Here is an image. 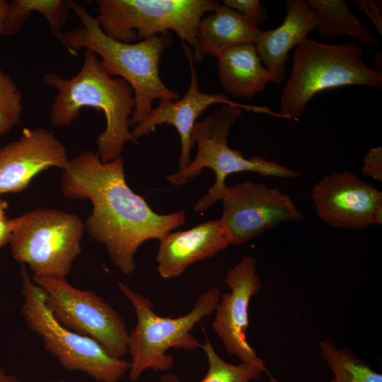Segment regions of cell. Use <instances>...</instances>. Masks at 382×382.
Listing matches in <instances>:
<instances>
[{
    "instance_id": "obj_33",
    "label": "cell",
    "mask_w": 382,
    "mask_h": 382,
    "mask_svg": "<svg viewBox=\"0 0 382 382\" xmlns=\"http://www.w3.org/2000/svg\"><path fill=\"white\" fill-rule=\"evenodd\" d=\"M42 382H70V381H66L64 379H55V380L44 381Z\"/></svg>"
},
{
    "instance_id": "obj_27",
    "label": "cell",
    "mask_w": 382,
    "mask_h": 382,
    "mask_svg": "<svg viewBox=\"0 0 382 382\" xmlns=\"http://www.w3.org/2000/svg\"><path fill=\"white\" fill-rule=\"evenodd\" d=\"M354 4L364 13L382 35V1L381 0H355Z\"/></svg>"
},
{
    "instance_id": "obj_21",
    "label": "cell",
    "mask_w": 382,
    "mask_h": 382,
    "mask_svg": "<svg viewBox=\"0 0 382 382\" xmlns=\"http://www.w3.org/2000/svg\"><path fill=\"white\" fill-rule=\"evenodd\" d=\"M66 0H13L8 4L2 25V35L11 36L21 31L33 11L40 13L48 22L52 35L62 41V28L70 11Z\"/></svg>"
},
{
    "instance_id": "obj_4",
    "label": "cell",
    "mask_w": 382,
    "mask_h": 382,
    "mask_svg": "<svg viewBox=\"0 0 382 382\" xmlns=\"http://www.w3.org/2000/svg\"><path fill=\"white\" fill-rule=\"evenodd\" d=\"M364 49L353 41L326 44L306 38L295 47L289 79L280 98L282 118L298 121L318 93L347 86L379 90L382 73L363 61Z\"/></svg>"
},
{
    "instance_id": "obj_14",
    "label": "cell",
    "mask_w": 382,
    "mask_h": 382,
    "mask_svg": "<svg viewBox=\"0 0 382 382\" xmlns=\"http://www.w3.org/2000/svg\"><path fill=\"white\" fill-rule=\"evenodd\" d=\"M225 283L230 292L221 294L214 312L212 328L226 352L241 362L263 364L246 338L250 301L261 289L255 259L248 255L243 256L227 272Z\"/></svg>"
},
{
    "instance_id": "obj_25",
    "label": "cell",
    "mask_w": 382,
    "mask_h": 382,
    "mask_svg": "<svg viewBox=\"0 0 382 382\" xmlns=\"http://www.w3.org/2000/svg\"><path fill=\"white\" fill-rule=\"evenodd\" d=\"M224 4L248 18L257 27L267 16L266 8L258 0H225Z\"/></svg>"
},
{
    "instance_id": "obj_24",
    "label": "cell",
    "mask_w": 382,
    "mask_h": 382,
    "mask_svg": "<svg viewBox=\"0 0 382 382\" xmlns=\"http://www.w3.org/2000/svg\"><path fill=\"white\" fill-rule=\"evenodd\" d=\"M22 94L12 78L0 69V137L21 122Z\"/></svg>"
},
{
    "instance_id": "obj_13",
    "label": "cell",
    "mask_w": 382,
    "mask_h": 382,
    "mask_svg": "<svg viewBox=\"0 0 382 382\" xmlns=\"http://www.w3.org/2000/svg\"><path fill=\"white\" fill-rule=\"evenodd\" d=\"M187 57L190 71V83L185 95L176 100H162L153 108L147 118L132 129V136L138 140L140 137L154 132L156 126L166 123L177 129L180 139V152L178 158L179 170L186 168L191 162L190 151L195 146L192 133L197 120L208 107L215 103L234 105L243 110L255 113H264L282 117L265 106L250 105L237 103L221 93H202L199 91L198 76L194 65L193 50L183 43Z\"/></svg>"
},
{
    "instance_id": "obj_19",
    "label": "cell",
    "mask_w": 382,
    "mask_h": 382,
    "mask_svg": "<svg viewBox=\"0 0 382 382\" xmlns=\"http://www.w3.org/2000/svg\"><path fill=\"white\" fill-rule=\"evenodd\" d=\"M216 66L224 90L233 97L252 98L274 81L272 72L262 65L253 43L224 50L217 57Z\"/></svg>"
},
{
    "instance_id": "obj_29",
    "label": "cell",
    "mask_w": 382,
    "mask_h": 382,
    "mask_svg": "<svg viewBox=\"0 0 382 382\" xmlns=\"http://www.w3.org/2000/svg\"><path fill=\"white\" fill-rule=\"evenodd\" d=\"M0 382H25L0 368Z\"/></svg>"
},
{
    "instance_id": "obj_30",
    "label": "cell",
    "mask_w": 382,
    "mask_h": 382,
    "mask_svg": "<svg viewBox=\"0 0 382 382\" xmlns=\"http://www.w3.org/2000/svg\"><path fill=\"white\" fill-rule=\"evenodd\" d=\"M8 4V3L6 0H0V35H2L3 21Z\"/></svg>"
},
{
    "instance_id": "obj_1",
    "label": "cell",
    "mask_w": 382,
    "mask_h": 382,
    "mask_svg": "<svg viewBox=\"0 0 382 382\" xmlns=\"http://www.w3.org/2000/svg\"><path fill=\"white\" fill-rule=\"evenodd\" d=\"M62 191L69 199L91 201L85 229L125 275L135 270L134 257L144 242L159 241L186 221L184 210L158 214L136 194L126 182L122 157L105 163L97 152L82 151L63 169Z\"/></svg>"
},
{
    "instance_id": "obj_32",
    "label": "cell",
    "mask_w": 382,
    "mask_h": 382,
    "mask_svg": "<svg viewBox=\"0 0 382 382\" xmlns=\"http://www.w3.org/2000/svg\"><path fill=\"white\" fill-rule=\"evenodd\" d=\"M8 207V202L0 199V217L5 216V210Z\"/></svg>"
},
{
    "instance_id": "obj_5",
    "label": "cell",
    "mask_w": 382,
    "mask_h": 382,
    "mask_svg": "<svg viewBox=\"0 0 382 382\" xmlns=\"http://www.w3.org/2000/svg\"><path fill=\"white\" fill-rule=\"evenodd\" d=\"M118 288L134 308L137 316L134 327L129 332L128 354L130 355L129 379L136 381L147 370L166 372L175 363L170 349L195 351L200 347L192 335L195 325L211 316L221 296L218 287L201 293L192 309L178 318L163 317L154 312L151 301L118 281Z\"/></svg>"
},
{
    "instance_id": "obj_6",
    "label": "cell",
    "mask_w": 382,
    "mask_h": 382,
    "mask_svg": "<svg viewBox=\"0 0 382 382\" xmlns=\"http://www.w3.org/2000/svg\"><path fill=\"white\" fill-rule=\"evenodd\" d=\"M243 109L223 105L194 126L192 139L197 145L194 159L184 169L166 177L172 185H182L199 175L204 168L212 169L216 175L214 184L196 202L197 213L209 209L221 197L226 189V179L231 174L255 172L263 176L291 178L298 173L288 167L253 156L246 158L241 151L228 146V136L231 128L241 117Z\"/></svg>"
},
{
    "instance_id": "obj_23",
    "label": "cell",
    "mask_w": 382,
    "mask_h": 382,
    "mask_svg": "<svg viewBox=\"0 0 382 382\" xmlns=\"http://www.w3.org/2000/svg\"><path fill=\"white\" fill-rule=\"evenodd\" d=\"M200 347L207 359V371L197 382H252L259 379L265 371L272 382H277L268 374L265 363H228L217 354L209 338Z\"/></svg>"
},
{
    "instance_id": "obj_31",
    "label": "cell",
    "mask_w": 382,
    "mask_h": 382,
    "mask_svg": "<svg viewBox=\"0 0 382 382\" xmlns=\"http://www.w3.org/2000/svg\"><path fill=\"white\" fill-rule=\"evenodd\" d=\"M159 382H183L176 375L164 374L161 377Z\"/></svg>"
},
{
    "instance_id": "obj_22",
    "label": "cell",
    "mask_w": 382,
    "mask_h": 382,
    "mask_svg": "<svg viewBox=\"0 0 382 382\" xmlns=\"http://www.w3.org/2000/svg\"><path fill=\"white\" fill-rule=\"evenodd\" d=\"M321 357L334 375L330 382H382L375 371L351 350L338 349L328 339L319 342Z\"/></svg>"
},
{
    "instance_id": "obj_3",
    "label": "cell",
    "mask_w": 382,
    "mask_h": 382,
    "mask_svg": "<svg viewBox=\"0 0 382 382\" xmlns=\"http://www.w3.org/2000/svg\"><path fill=\"white\" fill-rule=\"evenodd\" d=\"M69 7L81 23L64 33L62 42L72 55L82 49L91 50L100 57L109 75L130 85L135 98L129 120L131 130L147 118L154 100L180 98L164 84L159 74L161 56L173 42L170 32L137 42H122L106 35L84 6L69 1Z\"/></svg>"
},
{
    "instance_id": "obj_17",
    "label": "cell",
    "mask_w": 382,
    "mask_h": 382,
    "mask_svg": "<svg viewBox=\"0 0 382 382\" xmlns=\"http://www.w3.org/2000/svg\"><path fill=\"white\" fill-rule=\"evenodd\" d=\"M318 25V14L307 1L289 0L282 24L272 30H261L255 45L262 63L273 75V83L284 82L289 52L308 38Z\"/></svg>"
},
{
    "instance_id": "obj_2",
    "label": "cell",
    "mask_w": 382,
    "mask_h": 382,
    "mask_svg": "<svg viewBox=\"0 0 382 382\" xmlns=\"http://www.w3.org/2000/svg\"><path fill=\"white\" fill-rule=\"evenodd\" d=\"M42 79L57 91L50 109L52 125L59 127L71 125L84 107L103 112L105 128L96 141L103 162L122 157L126 143L139 144L129 127L135 106L132 87L125 80L109 75L91 50H85L81 69L70 79L47 73Z\"/></svg>"
},
{
    "instance_id": "obj_16",
    "label": "cell",
    "mask_w": 382,
    "mask_h": 382,
    "mask_svg": "<svg viewBox=\"0 0 382 382\" xmlns=\"http://www.w3.org/2000/svg\"><path fill=\"white\" fill-rule=\"evenodd\" d=\"M230 244V234L220 219L171 231L159 240L157 271L163 279L178 277L191 265L214 256Z\"/></svg>"
},
{
    "instance_id": "obj_18",
    "label": "cell",
    "mask_w": 382,
    "mask_h": 382,
    "mask_svg": "<svg viewBox=\"0 0 382 382\" xmlns=\"http://www.w3.org/2000/svg\"><path fill=\"white\" fill-rule=\"evenodd\" d=\"M204 16L198 25L197 48L193 58L197 62L209 54L216 58L224 50L245 44H255L261 30L248 18L220 4Z\"/></svg>"
},
{
    "instance_id": "obj_15",
    "label": "cell",
    "mask_w": 382,
    "mask_h": 382,
    "mask_svg": "<svg viewBox=\"0 0 382 382\" xmlns=\"http://www.w3.org/2000/svg\"><path fill=\"white\" fill-rule=\"evenodd\" d=\"M69 161L52 132L24 128L18 139L0 149V195L20 192L40 172L50 167L64 169Z\"/></svg>"
},
{
    "instance_id": "obj_11",
    "label": "cell",
    "mask_w": 382,
    "mask_h": 382,
    "mask_svg": "<svg viewBox=\"0 0 382 382\" xmlns=\"http://www.w3.org/2000/svg\"><path fill=\"white\" fill-rule=\"evenodd\" d=\"M221 200L220 219L234 245L245 243L282 222L303 218L288 195L260 183L244 181L227 186Z\"/></svg>"
},
{
    "instance_id": "obj_20",
    "label": "cell",
    "mask_w": 382,
    "mask_h": 382,
    "mask_svg": "<svg viewBox=\"0 0 382 382\" xmlns=\"http://www.w3.org/2000/svg\"><path fill=\"white\" fill-rule=\"evenodd\" d=\"M319 18L318 33L323 40L342 35L354 37L369 48L379 44L371 32L349 10L343 0H308Z\"/></svg>"
},
{
    "instance_id": "obj_10",
    "label": "cell",
    "mask_w": 382,
    "mask_h": 382,
    "mask_svg": "<svg viewBox=\"0 0 382 382\" xmlns=\"http://www.w3.org/2000/svg\"><path fill=\"white\" fill-rule=\"evenodd\" d=\"M32 279L44 291L46 306L61 325L95 340L114 357L128 354L125 321L103 298L72 286L65 277Z\"/></svg>"
},
{
    "instance_id": "obj_9",
    "label": "cell",
    "mask_w": 382,
    "mask_h": 382,
    "mask_svg": "<svg viewBox=\"0 0 382 382\" xmlns=\"http://www.w3.org/2000/svg\"><path fill=\"white\" fill-rule=\"evenodd\" d=\"M84 224L76 215L37 209L18 216L10 245L13 257L35 277H66L81 253Z\"/></svg>"
},
{
    "instance_id": "obj_26",
    "label": "cell",
    "mask_w": 382,
    "mask_h": 382,
    "mask_svg": "<svg viewBox=\"0 0 382 382\" xmlns=\"http://www.w3.org/2000/svg\"><path fill=\"white\" fill-rule=\"evenodd\" d=\"M362 171L364 175L382 182V149L376 146L371 149L364 156Z\"/></svg>"
},
{
    "instance_id": "obj_7",
    "label": "cell",
    "mask_w": 382,
    "mask_h": 382,
    "mask_svg": "<svg viewBox=\"0 0 382 382\" xmlns=\"http://www.w3.org/2000/svg\"><path fill=\"white\" fill-rule=\"evenodd\" d=\"M96 18L103 32L125 43L173 30L193 52L198 25L205 13L220 5L215 0H98Z\"/></svg>"
},
{
    "instance_id": "obj_12",
    "label": "cell",
    "mask_w": 382,
    "mask_h": 382,
    "mask_svg": "<svg viewBox=\"0 0 382 382\" xmlns=\"http://www.w3.org/2000/svg\"><path fill=\"white\" fill-rule=\"evenodd\" d=\"M311 197L318 216L332 227L359 231L382 224V192L353 173L325 175Z\"/></svg>"
},
{
    "instance_id": "obj_28",
    "label": "cell",
    "mask_w": 382,
    "mask_h": 382,
    "mask_svg": "<svg viewBox=\"0 0 382 382\" xmlns=\"http://www.w3.org/2000/svg\"><path fill=\"white\" fill-rule=\"evenodd\" d=\"M18 224V217H0V249L9 243L12 233Z\"/></svg>"
},
{
    "instance_id": "obj_8",
    "label": "cell",
    "mask_w": 382,
    "mask_h": 382,
    "mask_svg": "<svg viewBox=\"0 0 382 382\" xmlns=\"http://www.w3.org/2000/svg\"><path fill=\"white\" fill-rule=\"evenodd\" d=\"M21 313L27 327L40 336L45 349L67 371H80L98 382H118L130 363L110 355L95 340L61 325L45 304V292L21 269Z\"/></svg>"
}]
</instances>
